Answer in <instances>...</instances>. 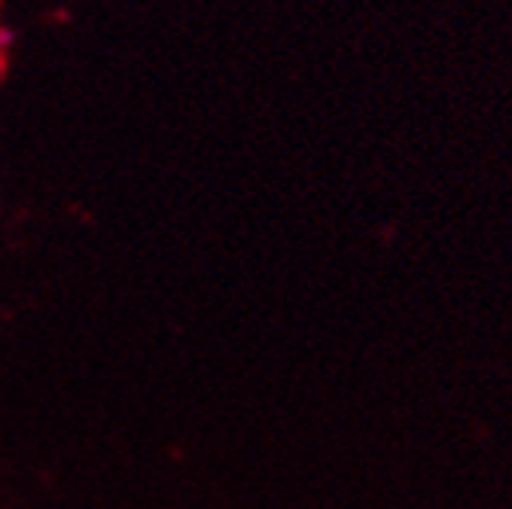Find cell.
<instances>
[{
  "label": "cell",
  "mask_w": 512,
  "mask_h": 509,
  "mask_svg": "<svg viewBox=\"0 0 512 509\" xmlns=\"http://www.w3.org/2000/svg\"><path fill=\"white\" fill-rule=\"evenodd\" d=\"M13 43H16V34L13 31H7V28L0 31V49H10Z\"/></svg>",
  "instance_id": "1"
}]
</instances>
